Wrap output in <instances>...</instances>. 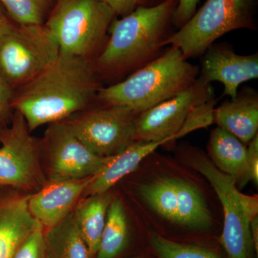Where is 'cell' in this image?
Instances as JSON below:
<instances>
[{"label": "cell", "mask_w": 258, "mask_h": 258, "mask_svg": "<svg viewBox=\"0 0 258 258\" xmlns=\"http://www.w3.org/2000/svg\"><path fill=\"white\" fill-rule=\"evenodd\" d=\"M101 82L93 60L60 52L53 63L15 91L12 106L32 132L87 109Z\"/></svg>", "instance_id": "obj_1"}, {"label": "cell", "mask_w": 258, "mask_h": 258, "mask_svg": "<svg viewBox=\"0 0 258 258\" xmlns=\"http://www.w3.org/2000/svg\"><path fill=\"white\" fill-rule=\"evenodd\" d=\"M177 4L178 0H165L155 6H140L113 20L108 40L93 60L101 81L115 83L161 55L164 42L173 33V14Z\"/></svg>", "instance_id": "obj_2"}, {"label": "cell", "mask_w": 258, "mask_h": 258, "mask_svg": "<svg viewBox=\"0 0 258 258\" xmlns=\"http://www.w3.org/2000/svg\"><path fill=\"white\" fill-rule=\"evenodd\" d=\"M199 76L200 67L169 45L126 79L102 87L96 99L101 106L125 107L139 114L187 89Z\"/></svg>", "instance_id": "obj_3"}, {"label": "cell", "mask_w": 258, "mask_h": 258, "mask_svg": "<svg viewBox=\"0 0 258 258\" xmlns=\"http://www.w3.org/2000/svg\"><path fill=\"white\" fill-rule=\"evenodd\" d=\"M115 18L101 0H56L44 25L60 52L93 60L106 43Z\"/></svg>", "instance_id": "obj_4"}, {"label": "cell", "mask_w": 258, "mask_h": 258, "mask_svg": "<svg viewBox=\"0 0 258 258\" xmlns=\"http://www.w3.org/2000/svg\"><path fill=\"white\" fill-rule=\"evenodd\" d=\"M60 54L44 25H21L8 15L0 25V77L14 91L53 63Z\"/></svg>", "instance_id": "obj_5"}, {"label": "cell", "mask_w": 258, "mask_h": 258, "mask_svg": "<svg viewBox=\"0 0 258 258\" xmlns=\"http://www.w3.org/2000/svg\"><path fill=\"white\" fill-rule=\"evenodd\" d=\"M257 11L258 0H207L164 45L177 47L187 60L199 57L228 32L257 30Z\"/></svg>", "instance_id": "obj_6"}, {"label": "cell", "mask_w": 258, "mask_h": 258, "mask_svg": "<svg viewBox=\"0 0 258 258\" xmlns=\"http://www.w3.org/2000/svg\"><path fill=\"white\" fill-rule=\"evenodd\" d=\"M30 133L23 115L14 111L0 136V186L36 192L47 184L40 163L41 144Z\"/></svg>", "instance_id": "obj_7"}, {"label": "cell", "mask_w": 258, "mask_h": 258, "mask_svg": "<svg viewBox=\"0 0 258 258\" xmlns=\"http://www.w3.org/2000/svg\"><path fill=\"white\" fill-rule=\"evenodd\" d=\"M142 200L158 215L177 225L208 230L212 217L200 190L185 180L171 176L151 179L139 186Z\"/></svg>", "instance_id": "obj_8"}, {"label": "cell", "mask_w": 258, "mask_h": 258, "mask_svg": "<svg viewBox=\"0 0 258 258\" xmlns=\"http://www.w3.org/2000/svg\"><path fill=\"white\" fill-rule=\"evenodd\" d=\"M137 115L125 107L101 106L79 112L64 121L88 149L106 157L118 154L134 142Z\"/></svg>", "instance_id": "obj_9"}, {"label": "cell", "mask_w": 258, "mask_h": 258, "mask_svg": "<svg viewBox=\"0 0 258 258\" xmlns=\"http://www.w3.org/2000/svg\"><path fill=\"white\" fill-rule=\"evenodd\" d=\"M190 160V165L208 180L222 203L225 220L221 243L229 258H249L251 221L242 203L243 194L232 178L217 169L208 158L196 155Z\"/></svg>", "instance_id": "obj_10"}, {"label": "cell", "mask_w": 258, "mask_h": 258, "mask_svg": "<svg viewBox=\"0 0 258 258\" xmlns=\"http://www.w3.org/2000/svg\"><path fill=\"white\" fill-rule=\"evenodd\" d=\"M47 160L49 181L81 179L96 174L106 157L88 149L66 122L51 123L41 143Z\"/></svg>", "instance_id": "obj_11"}, {"label": "cell", "mask_w": 258, "mask_h": 258, "mask_svg": "<svg viewBox=\"0 0 258 258\" xmlns=\"http://www.w3.org/2000/svg\"><path fill=\"white\" fill-rule=\"evenodd\" d=\"M213 94L211 83L199 77L187 89L137 115L134 142H173L190 110Z\"/></svg>", "instance_id": "obj_12"}, {"label": "cell", "mask_w": 258, "mask_h": 258, "mask_svg": "<svg viewBox=\"0 0 258 258\" xmlns=\"http://www.w3.org/2000/svg\"><path fill=\"white\" fill-rule=\"evenodd\" d=\"M201 58L200 76L209 83H221L224 95L235 98L241 84L258 79V53L240 55L227 42L212 44Z\"/></svg>", "instance_id": "obj_13"}, {"label": "cell", "mask_w": 258, "mask_h": 258, "mask_svg": "<svg viewBox=\"0 0 258 258\" xmlns=\"http://www.w3.org/2000/svg\"><path fill=\"white\" fill-rule=\"evenodd\" d=\"M31 195L0 186V258H13L25 237L40 224L29 210Z\"/></svg>", "instance_id": "obj_14"}, {"label": "cell", "mask_w": 258, "mask_h": 258, "mask_svg": "<svg viewBox=\"0 0 258 258\" xmlns=\"http://www.w3.org/2000/svg\"><path fill=\"white\" fill-rule=\"evenodd\" d=\"M93 176L81 179L50 181L31 195L28 208L32 216L49 230L71 212L78 199L91 183Z\"/></svg>", "instance_id": "obj_15"}, {"label": "cell", "mask_w": 258, "mask_h": 258, "mask_svg": "<svg viewBox=\"0 0 258 258\" xmlns=\"http://www.w3.org/2000/svg\"><path fill=\"white\" fill-rule=\"evenodd\" d=\"M215 123L233 134L244 144H249L258 130V93L252 88L238 91L235 98L215 108Z\"/></svg>", "instance_id": "obj_16"}, {"label": "cell", "mask_w": 258, "mask_h": 258, "mask_svg": "<svg viewBox=\"0 0 258 258\" xmlns=\"http://www.w3.org/2000/svg\"><path fill=\"white\" fill-rule=\"evenodd\" d=\"M167 143L166 141L134 142L118 154L107 157L83 195L89 197L106 193L118 181L135 170L144 159Z\"/></svg>", "instance_id": "obj_17"}, {"label": "cell", "mask_w": 258, "mask_h": 258, "mask_svg": "<svg viewBox=\"0 0 258 258\" xmlns=\"http://www.w3.org/2000/svg\"><path fill=\"white\" fill-rule=\"evenodd\" d=\"M208 152L214 165L232 177L236 186L242 187L251 181L247 149L233 134L218 126L214 128L209 139Z\"/></svg>", "instance_id": "obj_18"}, {"label": "cell", "mask_w": 258, "mask_h": 258, "mask_svg": "<svg viewBox=\"0 0 258 258\" xmlns=\"http://www.w3.org/2000/svg\"><path fill=\"white\" fill-rule=\"evenodd\" d=\"M45 258H91L71 212L45 234Z\"/></svg>", "instance_id": "obj_19"}, {"label": "cell", "mask_w": 258, "mask_h": 258, "mask_svg": "<svg viewBox=\"0 0 258 258\" xmlns=\"http://www.w3.org/2000/svg\"><path fill=\"white\" fill-rule=\"evenodd\" d=\"M111 201V197L107 192L93 195L74 212L76 225L91 256L96 255L98 252Z\"/></svg>", "instance_id": "obj_20"}, {"label": "cell", "mask_w": 258, "mask_h": 258, "mask_svg": "<svg viewBox=\"0 0 258 258\" xmlns=\"http://www.w3.org/2000/svg\"><path fill=\"white\" fill-rule=\"evenodd\" d=\"M128 232L123 204L118 199H114L108 206L96 258H114L118 255L127 243Z\"/></svg>", "instance_id": "obj_21"}, {"label": "cell", "mask_w": 258, "mask_h": 258, "mask_svg": "<svg viewBox=\"0 0 258 258\" xmlns=\"http://www.w3.org/2000/svg\"><path fill=\"white\" fill-rule=\"evenodd\" d=\"M5 13L21 25H44L56 0H0Z\"/></svg>", "instance_id": "obj_22"}, {"label": "cell", "mask_w": 258, "mask_h": 258, "mask_svg": "<svg viewBox=\"0 0 258 258\" xmlns=\"http://www.w3.org/2000/svg\"><path fill=\"white\" fill-rule=\"evenodd\" d=\"M152 244L159 258H220L210 249L179 243L160 235L153 236Z\"/></svg>", "instance_id": "obj_23"}, {"label": "cell", "mask_w": 258, "mask_h": 258, "mask_svg": "<svg viewBox=\"0 0 258 258\" xmlns=\"http://www.w3.org/2000/svg\"><path fill=\"white\" fill-rule=\"evenodd\" d=\"M216 104L217 100L214 93L206 101L194 106L186 115L181 128L173 137V141L183 138L198 129L208 128L214 124Z\"/></svg>", "instance_id": "obj_24"}, {"label": "cell", "mask_w": 258, "mask_h": 258, "mask_svg": "<svg viewBox=\"0 0 258 258\" xmlns=\"http://www.w3.org/2000/svg\"><path fill=\"white\" fill-rule=\"evenodd\" d=\"M45 229L41 224L20 244L13 258H45Z\"/></svg>", "instance_id": "obj_25"}, {"label": "cell", "mask_w": 258, "mask_h": 258, "mask_svg": "<svg viewBox=\"0 0 258 258\" xmlns=\"http://www.w3.org/2000/svg\"><path fill=\"white\" fill-rule=\"evenodd\" d=\"M15 91L0 77V125L7 126L13 117V96Z\"/></svg>", "instance_id": "obj_26"}, {"label": "cell", "mask_w": 258, "mask_h": 258, "mask_svg": "<svg viewBox=\"0 0 258 258\" xmlns=\"http://www.w3.org/2000/svg\"><path fill=\"white\" fill-rule=\"evenodd\" d=\"M200 0H178L177 6L173 14L172 24L179 30L188 23L197 12Z\"/></svg>", "instance_id": "obj_27"}, {"label": "cell", "mask_w": 258, "mask_h": 258, "mask_svg": "<svg viewBox=\"0 0 258 258\" xmlns=\"http://www.w3.org/2000/svg\"><path fill=\"white\" fill-rule=\"evenodd\" d=\"M108 5L115 16H126L140 6H144L145 0H101Z\"/></svg>", "instance_id": "obj_28"}, {"label": "cell", "mask_w": 258, "mask_h": 258, "mask_svg": "<svg viewBox=\"0 0 258 258\" xmlns=\"http://www.w3.org/2000/svg\"><path fill=\"white\" fill-rule=\"evenodd\" d=\"M247 162H248L249 174L251 181L254 184L258 183V136L249 143L247 149Z\"/></svg>", "instance_id": "obj_29"}, {"label": "cell", "mask_w": 258, "mask_h": 258, "mask_svg": "<svg viewBox=\"0 0 258 258\" xmlns=\"http://www.w3.org/2000/svg\"><path fill=\"white\" fill-rule=\"evenodd\" d=\"M250 233L252 241L253 242L254 248L257 252L258 249V219L257 216L254 217L250 222Z\"/></svg>", "instance_id": "obj_30"}, {"label": "cell", "mask_w": 258, "mask_h": 258, "mask_svg": "<svg viewBox=\"0 0 258 258\" xmlns=\"http://www.w3.org/2000/svg\"><path fill=\"white\" fill-rule=\"evenodd\" d=\"M164 1H165V0H145V5H144V6H155V5L161 4V3H162Z\"/></svg>", "instance_id": "obj_31"}, {"label": "cell", "mask_w": 258, "mask_h": 258, "mask_svg": "<svg viewBox=\"0 0 258 258\" xmlns=\"http://www.w3.org/2000/svg\"><path fill=\"white\" fill-rule=\"evenodd\" d=\"M5 17H6V13H5V12L3 11V9L0 8V25L3 23Z\"/></svg>", "instance_id": "obj_32"}, {"label": "cell", "mask_w": 258, "mask_h": 258, "mask_svg": "<svg viewBox=\"0 0 258 258\" xmlns=\"http://www.w3.org/2000/svg\"><path fill=\"white\" fill-rule=\"evenodd\" d=\"M3 128H4V127L1 126V125H0V136H1L2 132H3Z\"/></svg>", "instance_id": "obj_33"}, {"label": "cell", "mask_w": 258, "mask_h": 258, "mask_svg": "<svg viewBox=\"0 0 258 258\" xmlns=\"http://www.w3.org/2000/svg\"><path fill=\"white\" fill-rule=\"evenodd\" d=\"M136 258H139V257H136Z\"/></svg>", "instance_id": "obj_34"}]
</instances>
